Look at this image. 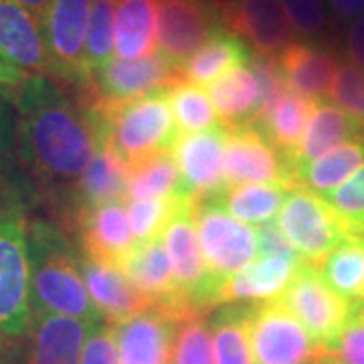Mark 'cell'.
Returning a JSON list of instances; mask_svg holds the SVG:
<instances>
[{"instance_id": "cell-1", "label": "cell", "mask_w": 364, "mask_h": 364, "mask_svg": "<svg viewBox=\"0 0 364 364\" xmlns=\"http://www.w3.org/2000/svg\"><path fill=\"white\" fill-rule=\"evenodd\" d=\"M11 105L14 160L25 191L73 223L75 191L97 150L87 107L51 75H28L11 93Z\"/></svg>"}, {"instance_id": "cell-2", "label": "cell", "mask_w": 364, "mask_h": 364, "mask_svg": "<svg viewBox=\"0 0 364 364\" xmlns=\"http://www.w3.org/2000/svg\"><path fill=\"white\" fill-rule=\"evenodd\" d=\"M26 249L33 316L57 314L87 324L105 322L83 284L79 255L65 227L49 219L26 221Z\"/></svg>"}, {"instance_id": "cell-3", "label": "cell", "mask_w": 364, "mask_h": 364, "mask_svg": "<svg viewBox=\"0 0 364 364\" xmlns=\"http://www.w3.org/2000/svg\"><path fill=\"white\" fill-rule=\"evenodd\" d=\"M97 142H105L128 168L172 152L181 130L166 100V90L152 91L119 105H87Z\"/></svg>"}, {"instance_id": "cell-4", "label": "cell", "mask_w": 364, "mask_h": 364, "mask_svg": "<svg viewBox=\"0 0 364 364\" xmlns=\"http://www.w3.org/2000/svg\"><path fill=\"white\" fill-rule=\"evenodd\" d=\"M275 223L289 245L314 265L342 243L354 237H364L363 231L342 217L324 196L304 186H296L287 193Z\"/></svg>"}, {"instance_id": "cell-5", "label": "cell", "mask_w": 364, "mask_h": 364, "mask_svg": "<svg viewBox=\"0 0 364 364\" xmlns=\"http://www.w3.org/2000/svg\"><path fill=\"white\" fill-rule=\"evenodd\" d=\"M33 326L25 208L0 210V342L26 336Z\"/></svg>"}, {"instance_id": "cell-6", "label": "cell", "mask_w": 364, "mask_h": 364, "mask_svg": "<svg viewBox=\"0 0 364 364\" xmlns=\"http://www.w3.org/2000/svg\"><path fill=\"white\" fill-rule=\"evenodd\" d=\"M195 217L203 259L219 294L223 284L257 255V233L231 217L217 198L196 200Z\"/></svg>"}, {"instance_id": "cell-7", "label": "cell", "mask_w": 364, "mask_h": 364, "mask_svg": "<svg viewBox=\"0 0 364 364\" xmlns=\"http://www.w3.org/2000/svg\"><path fill=\"white\" fill-rule=\"evenodd\" d=\"M247 332L253 364H304L324 356L279 299L249 304Z\"/></svg>"}, {"instance_id": "cell-8", "label": "cell", "mask_w": 364, "mask_h": 364, "mask_svg": "<svg viewBox=\"0 0 364 364\" xmlns=\"http://www.w3.org/2000/svg\"><path fill=\"white\" fill-rule=\"evenodd\" d=\"M277 299L298 318L299 324L324 352L340 336L356 304L338 296L326 284L318 265L310 261L299 267Z\"/></svg>"}, {"instance_id": "cell-9", "label": "cell", "mask_w": 364, "mask_h": 364, "mask_svg": "<svg viewBox=\"0 0 364 364\" xmlns=\"http://www.w3.org/2000/svg\"><path fill=\"white\" fill-rule=\"evenodd\" d=\"M176 81H181L178 67L154 51L138 59H112L100 71L91 73L77 95L87 105H119L152 91L168 90Z\"/></svg>"}, {"instance_id": "cell-10", "label": "cell", "mask_w": 364, "mask_h": 364, "mask_svg": "<svg viewBox=\"0 0 364 364\" xmlns=\"http://www.w3.org/2000/svg\"><path fill=\"white\" fill-rule=\"evenodd\" d=\"M195 210L196 198H186L170 219L162 241L182 296L198 316H207V312L217 308V287L213 286L208 277L203 251L198 245Z\"/></svg>"}, {"instance_id": "cell-11", "label": "cell", "mask_w": 364, "mask_h": 364, "mask_svg": "<svg viewBox=\"0 0 364 364\" xmlns=\"http://www.w3.org/2000/svg\"><path fill=\"white\" fill-rule=\"evenodd\" d=\"M91 2L93 0H51L41 16L53 77L77 90L90 79L85 71V41Z\"/></svg>"}, {"instance_id": "cell-12", "label": "cell", "mask_w": 364, "mask_h": 364, "mask_svg": "<svg viewBox=\"0 0 364 364\" xmlns=\"http://www.w3.org/2000/svg\"><path fill=\"white\" fill-rule=\"evenodd\" d=\"M221 28L213 0H158V53L174 67L191 59Z\"/></svg>"}, {"instance_id": "cell-13", "label": "cell", "mask_w": 364, "mask_h": 364, "mask_svg": "<svg viewBox=\"0 0 364 364\" xmlns=\"http://www.w3.org/2000/svg\"><path fill=\"white\" fill-rule=\"evenodd\" d=\"M225 182L227 188L255 182L284 184L287 188L298 186L291 162L255 124L229 130L225 148Z\"/></svg>"}, {"instance_id": "cell-14", "label": "cell", "mask_w": 364, "mask_h": 364, "mask_svg": "<svg viewBox=\"0 0 364 364\" xmlns=\"http://www.w3.org/2000/svg\"><path fill=\"white\" fill-rule=\"evenodd\" d=\"M221 25L247 43L253 55L277 57L296 33L287 21L282 0H213Z\"/></svg>"}, {"instance_id": "cell-15", "label": "cell", "mask_w": 364, "mask_h": 364, "mask_svg": "<svg viewBox=\"0 0 364 364\" xmlns=\"http://www.w3.org/2000/svg\"><path fill=\"white\" fill-rule=\"evenodd\" d=\"M229 130L217 126L210 130L181 134L172 148V156L178 164L184 191L196 200L223 195L225 182V148Z\"/></svg>"}, {"instance_id": "cell-16", "label": "cell", "mask_w": 364, "mask_h": 364, "mask_svg": "<svg viewBox=\"0 0 364 364\" xmlns=\"http://www.w3.org/2000/svg\"><path fill=\"white\" fill-rule=\"evenodd\" d=\"M73 227L81 241V255L105 265L119 267L122 259L136 245L126 200L79 208Z\"/></svg>"}, {"instance_id": "cell-17", "label": "cell", "mask_w": 364, "mask_h": 364, "mask_svg": "<svg viewBox=\"0 0 364 364\" xmlns=\"http://www.w3.org/2000/svg\"><path fill=\"white\" fill-rule=\"evenodd\" d=\"M275 63L287 90L312 102H324L330 97L340 67L336 53L310 41L289 43L275 57Z\"/></svg>"}, {"instance_id": "cell-18", "label": "cell", "mask_w": 364, "mask_h": 364, "mask_svg": "<svg viewBox=\"0 0 364 364\" xmlns=\"http://www.w3.org/2000/svg\"><path fill=\"white\" fill-rule=\"evenodd\" d=\"M0 55L26 75H51L41 18L13 0H0Z\"/></svg>"}, {"instance_id": "cell-19", "label": "cell", "mask_w": 364, "mask_h": 364, "mask_svg": "<svg viewBox=\"0 0 364 364\" xmlns=\"http://www.w3.org/2000/svg\"><path fill=\"white\" fill-rule=\"evenodd\" d=\"M91 326L57 314L33 316V326L23 336V364H79Z\"/></svg>"}, {"instance_id": "cell-20", "label": "cell", "mask_w": 364, "mask_h": 364, "mask_svg": "<svg viewBox=\"0 0 364 364\" xmlns=\"http://www.w3.org/2000/svg\"><path fill=\"white\" fill-rule=\"evenodd\" d=\"M114 326L119 364H168L176 322L148 308Z\"/></svg>"}, {"instance_id": "cell-21", "label": "cell", "mask_w": 364, "mask_h": 364, "mask_svg": "<svg viewBox=\"0 0 364 364\" xmlns=\"http://www.w3.org/2000/svg\"><path fill=\"white\" fill-rule=\"evenodd\" d=\"M79 269L91 301L102 312L105 322L116 324L152 308V301L114 265L79 255Z\"/></svg>"}, {"instance_id": "cell-22", "label": "cell", "mask_w": 364, "mask_h": 364, "mask_svg": "<svg viewBox=\"0 0 364 364\" xmlns=\"http://www.w3.org/2000/svg\"><path fill=\"white\" fill-rule=\"evenodd\" d=\"M306 261L259 257L241 267L217 294V308L225 304H257L277 299Z\"/></svg>"}, {"instance_id": "cell-23", "label": "cell", "mask_w": 364, "mask_h": 364, "mask_svg": "<svg viewBox=\"0 0 364 364\" xmlns=\"http://www.w3.org/2000/svg\"><path fill=\"white\" fill-rule=\"evenodd\" d=\"M112 200L130 203V168L105 142H97L95 156L75 191V213ZM75 219V217H73Z\"/></svg>"}, {"instance_id": "cell-24", "label": "cell", "mask_w": 364, "mask_h": 364, "mask_svg": "<svg viewBox=\"0 0 364 364\" xmlns=\"http://www.w3.org/2000/svg\"><path fill=\"white\" fill-rule=\"evenodd\" d=\"M364 128L342 107L328 102H318L314 114L306 126L296 154L291 158L294 168L312 162L318 156L326 154L328 150L336 148L340 144L363 138Z\"/></svg>"}, {"instance_id": "cell-25", "label": "cell", "mask_w": 364, "mask_h": 364, "mask_svg": "<svg viewBox=\"0 0 364 364\" xmlns=\"http://www.w3.org/2000/svg\"><path fill=\"white\" fill-rule=\"evenodd\" d=\"M207 95L219 112V119L227 130L255 122L259 85L249 61L229 69L221 77L208 83Z\"/></svg>"}, {"instance_id": "cell-26", "label": "cell", "mask_w": 364, "mask_h": 364, "mask_svg": "<svg viewBox=\"0 0 364 364\" xmlns=\"http://www.w3.org/2000/svg\"><path fill=\"white\" fill-rule=\"evenodd\" d=\"M316 104L318 102H312V100L298 95L286 87L265 109V114L255 122V126L291 162V158L301 142V136L306 132V126L312 117Z\"/></svg>"}, {"instance_id": "cell-27", "label": "cell", "mask_w": 364, "mask_h": 364, "mask_svg": "<svg viewBox=\"0 0 364 364\" xmlns=\"http://www.w3.org/2000/svg\"><path fill=\"white\" fill-rule=\"evenodd\" d=\"M253 53L247 47V43L239 39L237 35L229 33L227 28L217 31L210 39L198 49V51L186 59L178 67L181 81L193 83V85H208L229 69L247 63Z\"/></svg>"}, {"instance_id": "cell-28", "label": "cell", "mask_w": 364, "mask_h": 364, "mask_svg": "<svg viewBox=\"0 0 364 364\" xmlns=\"http://www.w3.org/2000/svg\"><path fill=\"white\" fill-rule=\"evenodd\" d=\"M364 164V136L328 150L312 162L296 170L298 186L324 196L344 181H348Z\"/></svg>"}, {"instance_id": "cell-29", "label": "cell", "mask_w": 364, "mask_h": 364, "mask_svg": "<svg viewBox=\"0 0 364 364\" xmlns=\"http://www.w3.org/2000/svg\"><path fill=\"white\" fill-rule=\"evenodd\" d=\"M158 0H117L114 49L119 59L154 53V18Z\"/></svg>"}, {"instance_id": "cell-30", "label": "cell", "mask_w": 364, "mask_h": 364, "mask_svg": "<svg viewBox=\"0 0 364 364\" xmlns=\"http://www.w3.org/2000/svg\"><path fill=\"white\" fill-rule=\"evenodd\" d=\"M287 188L284 184L272 182H255V184H239L227 188L223 195L213 196L223 205V208L245 225H265L272 223L282 205L286 203Z\"/></svg>"}, {"instance_id": "cell-31", "label": "cell", "mask_w": 364, "mask_h": 364, "mask_svg": "<svg viewBox=\"0 0 364 364\" xmlns=\"http://www.w3.org/2000/svg\"><path fill=\"white\" fill-rule=\"evenodd\" d=\"M208 318L215 364H253L247 332L249 304H225Z\"/></svg>"}, {"instance_id": "cell-32", "label": "cell", "mask_w": 364, "mask_h": 364, "mask_svg": "<svg viewBox=\"0 0 364 364\" xmlns=\"http://www.w3.org/2000/svg\"><path fill=\"white\" fill-rule=\"evenodd\" d=\"M324 282L348 301H364V237L342 243L318 263Z\"/></svg>"}, {"instance_id": "cell-33", "label": "cell", "mask_w": 364, "mask_h": 364, "mask_svg": "<svg viewBox=\"0 0 364 364\" xmlns=\"http://www.w3.org/2000/svg\"><path fill=\"white\" fill-rule=\"evenodd\" d=\"M166 100L181 134H195L223 126L207 91L198 85L176 81L166 90Z\"/></svg>"}, {"instance_id": "cell-34", "label": "cell", "mask_w": 364, "mask_h": 364, "mask_svg": "<svg viewBox=\"0 0 364 364\" xmlns=\"http://www.w3.org/2000/svg\"><path fill=\"white\" fill-rule=\"evenodd\" d=\"M172 195L188 196L178 164L170 152L148 158L130 170V200Z\"/></svg>"}, {"instance_id": "cell-35", "label": "cell", "mask_w": 364, "mask_h": 364, "mask_svg": "<svg viewBox=\"0 0 364 364\" xmlns=\"http://www.w3.org/2000/svg\"><path fill=\"white\" fill-rule=\"evenodd\" d=\"M11 93L0 90V210L13 207H23L25 184L18 174H14L16 160H14L13 146V114L9 109Z\"/></svg>"}, {"instance_id": "cell-36", "label": "cell", "mask_w": 364, "mask_h": 364, "mask_svg": "<svg viewBox=\"0 0 364 364\" xmlns=\"http://www.w3.org/2000/svg\"><path fill=\"white\" fill-rule=\"evenodd\" d=\"M193 196H156V198H138L128 203V219L136 243H146L162 237L170 219L182 203Z\"/></svg>"}, {"instance_id": "cell-37", "label": "cell", "mask_w": 364, "mask_h": 364, "mask_svg": "<svg viewBox=\"0 0 364 364\" xmlns=\"http://www.w3.org/2000/svg\"><path fill=\"white\" fill-rule=\"evenodd\" d=\"M117 0H93L85 41V71L95 73L114 59V25Z\"/></svg>"}, {"instance_id": "cell-38", "label": "cell", "mask_w": 364, "mask_h": 364, "mask_svg": "<svg viewBox=\"0 0 364 364\" xmlns=\"http://www.w3.org/2000/svg\"><path fill=\"white\" fill-rule=\"evenodd\" d=\"M168 364H215L213 334L207 316L188 318L176 326Z\"/></svg>"}, {"instance_id": "cell-39", "label": "cell", "mask_w": 364, "mask_h": 364, "mask_svg": "<svg viewBox=\"0 0 364 364\" xmlns=\"http://www.w3.org/2000/svg\"><path fill=\"white\" fill-rule=\"evenodd\" d=\"M294 33L310 43L324 39L330 33V16L324 0H282Z\"/></svg>"}, {"instance_id": "cell-40", "label": "cell", "mask_w": 364, "mask_h": 364, "mask_svg": "<svg viewBox=\"0 0 364 364\" xmlns=\"http://www.w3.org/2000/svg\"><path fill=\"white\" fill-rule=\"evenodd\" d=\"M330 97L364 128V71L352 63H340Z\"/></svg>"}, {"instance_id": "cell-41", "label": "cell", "mask_w": 364, "mask_h": 364, "mask_svg": "<svg viewBox=\"0 0 364 364\" xmlns=\"http://www.w3.org/2000/svg\"><path fill=\"white\" fill-rule=\"evenodd\" d=\"M324 354L336 364H364V301L354 304L348 322Z\"/></svg>"}, {"instance_id": "cell-42", "label": "cell", "mask_w": 364, "mask_h": 364, "mask_svg": "<svg viewBox=\"0 0 364 364\" xmlns=\"http://www.w3.org/2000/svg\"><path fill=\"white\" fill-rule=\"evenodd\" d=\"M324 198L364 233V164Z\"/></svg>"}, {"instance_id": "cell-43", "label": "cell", "mask_w": 364, "mask_h": 364, "mask_svg": "<svg viewBox=\"0 0 364 364\" xmlns=\"http://www.w3.org/2000/svg\"><path fill=\"white\" fill-rule=\"evenodd\" d=\"M79 364H119L114 326L109 322H97L90 328Z\"/></svg>"}, {"instance_id": "cell-44", "label": "cell", "mask_w": 364, "mask_h": 364, "mask_svg": "<svg viewBox=\"0 0 364 364\" xmlns=\"http://www.w3.org/2000/svg\"><path fill=\"white\" fill-rule=\"evenodd\" d=\"M257 233V255L261 257H282L289 261H306L296 249L289 245L286 235L277 227V223H265L255 229Z\"/></svg>"}, {"instance_id": "cell-45", "label": "cell", "mask_w": 364, "mask_h": 364, "mask_svg": "<svg viewBox=\"0 0 364 364\" xmlns=\"http://www.w3.org/2000/svg\"><path fill=\"white\" fill-rule=\"evenodd\" d=\"M344 53L348 63L364 71V16L354 18L348 26L344 39Z\"/></svg>"}, {"instance_id": "cell-46", "label": "cell", "mask_w": 364, "mask_h": 364, "mask_svg": "<svg viewBox=\"0 0 364 364\" xmlns=\"http://www.w3.org/2000/svg\"><path fill=\"white\" fill-rule=\"evenodd\" d=\"M25 71H21L18 67H14L11 61H6L2 55H0V90L13 93L16 87H21L26 81Z\"/></svg>"}, {"instance_id": "cell-47", "label": "cell", "mask_w": 364, "mask_h": 364, "mask_svg": "<svg viewBox=\"0 0 364 364\" xmlns=\"http://www.w3.org/2000/svg\"><path fill=\"white\" fill-rule=\"evenodd\" d=\"M328 2L338 21L348 23L358 16H364V0H328Z\"/></svg>"}, {"instance_id": "cell-48", "label": "cell", "mask_w": 364, "mask_h": 364, "mask_svg": "<svg viewBox=\"0 0 364 364\" xmlns=\"http://www.w3.org/2000/svg\"><path fill=\"white\" fill-rule=\"evenodd\" d=\"M0 364H23V338L0 342Z\"/></svg>"}, {"instance_id": "cell-49", "label": "cell", "mask_w": 364, "mask_h": 364, "mask_svg": "<svg viewBox=\"0 0 364 364\" xmlns=\"http://www.w3.org/2000/svg\"><path fill=\"white\" fill-rule=\"evenodd\" d=\"M16 4H21V6H25L33 14H37V16H43L45 11H47V6L51 4V0H13Z\"/></svg>"}, {"instance_id": "cell-50", "label": "cell", "mask_w": 364, "mask_h": 364, "mask_svg": "<svg viewBox=\"0 0 364 364\" xmlns=\"http://www.w3.org/2000/svg\"><path fill=\"white\" fill-rule=\"evenodd\" d=\"M304 364H332V360L328 358V356H320V358H316V360H310V363H304Z\"/></svg>"}, {"instance_id": "cell-51", "label": "cell", "mask_w": 364, "mask_h": 364, "mask_svg": "<svg viewBox=\"0 0 364 364\" xmlns=\"http://www.w3.org/2000/svg\"><path fill=\"white\" fill-rule=\"evenodd\" d=\"M326 356H328V354H326ZM328 358H330V356H328ZM330 360H332V358H330ZM332 364H336V363H334V360H332Z\"/></svg>"}]
</instances>
